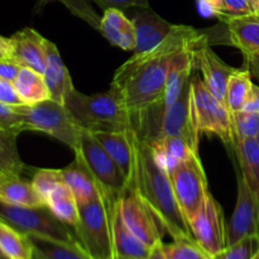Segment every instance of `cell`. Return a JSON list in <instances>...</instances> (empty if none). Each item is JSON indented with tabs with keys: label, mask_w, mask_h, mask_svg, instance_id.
I'll return each instance as SVG.
<instances>
[{
	"label": "cell",
	"mask_w": 259,
	"mask_h": 259,
	"mask_svg": "<svg viewBox=\"0 0 259 259\" xmlns=\"http://www.w3.org/2000/svg\"><path fill=\"white\" fill-rule=\"evenodd\" d=\"M205 37V32L190 25L174 24L169 34L157 47L134 53L115 71L110 90L131 114L137 128L139 120L162 101L175 57L197 46Z\"/></svg>",
	"instance_id": "cell-1"
},
{
	"label": "cell",
	"mask_w": 259,
	"mask_h": 259,
	"mask_svg": "<svg viewBox=\"0 0 259 259\" xmlns=\"http://www.w3.org/2000/svg\"><path fill=\"white\" fill-rule=\"evenodd\" d=\"M132 191L138 195L172 239H194L175 196L169 175L156 161L151 144L142 138L137 151L136 180Z\"/></svg>",
	"instance_id": "cell-2"
},
{
	"label": "cell",
	"mask_w": 259,
	"mask_h": 259,
	"mask_svg": "<svg viewBox=\"0 0 259 259\" xmlns=\"http://www.w3.org/2000/svg\"><path fill=\"white\" fill-rule=\"evenodd\" d=\"M65 106L76 123L90 133L137 131L132 115L111 90L85 95L75 89L66 98Z\"/></svg>",
	"instance_id": "cell-3"
},
{
	"label": "cell",
	"mask_w": 259,
	"mask_h": 259,
	"mask_svg": "<svg viewBox=\"0 0 259 259\" xmlns=\"http://www.w3.org/2000/svg\"><path fill=\"white\" fill-rule=\"evenodd\" d=\"M116 201L101 195L94 201L78 205L80 219L73 230L80 247L91 259H116L113 237Z\"/></svg>",
	"instance_id": "cell-4"
},
{
	"label": "cell",
	"mask_w": 259,
	"mask_h": 259,
	"mask_svg": "<svg viewBox=\"0 0 259 259\" xmlns=\"http://www.w3.org/2000/svg\"><path fill=\"white\" fill-rule=\"evenodd\" d=\"M25 131L42 132L70 147L73 152L80 146L83 129L78 125L65 104L48 99L33 105H17Z\"/></svg>",
	"instance_id": "cell-5"
},
{
	"label": "cell",
	"mask_w": 259,
	"mask_h": 259,
	"mask_svg": "<svg viewBox=\"0 0 259 259\" xmlns=\"http://www.w3.org/2000/svg\"><path fill=\"white\" fill-rule=\"evenodd\" d=\"M0 220L29 237L80 245L75 232L56 218L48 206H17L0 201Z\"/></svg>",
	"instance_id": "cell-6"
},
{
	"label": "cell",
	"mask_w": 259,
	"mask_h": 259,
	"mask_svg": "<svg viewBox=\"0 0 259 259\" xmlns=\"http://www.w3.org/2000/svg\"><path fill=\"white\" fill-rule=\"evenodd\" d=\"M75 157L85 164L106 196L119 200L129 191L119 167L93 133L83 131Z\"/></svg>",
	"instance_id": "cell-7"
},
{
	"label": "cell",
	"mask_w": 259,
	"mask_h": 259,
	"mask_svg": "<svg viewBox=\"0 0 259 259\" xmlns=\"http://www.w3.org/2000/svg\"><path fill=\"white\" fill-rule=\"evenodd\" d=\"M192 108L196 128L200 136H217L227 146H233L234 134H233L232 113L217 98L204 81L197 77H192Z\"/></svg>",
	"instance_id": "cell-8"
},
{
	"label": "cell",
	"mask_w": 259,
	"mask_h": 259,
	"mask_svg": "<svg viewBox=\"0 0 259 259\" xmlns=\"http://www.w3.org/2000/svg\"><path fill=\"white\" fill-rule=\"evenodd\" d=\"M175 196L187 223L204 205L209 189L199 152H194L169 174Z\"/></svg>",
	"instance_id": "cell-9"
},
{
	"label": "cell",
	"mask_w": 259,
	"mask_h": 259,
	"mask_svg": "<svg viewBox=\"0 0 259 259\" xmlns=\"http://www.w3.org/2000/svg\"><path fill=\"white\" fill-rule=\"evenodd\" d=\"M195 242L210 257L219 254L227 248V225L224 212L209 192L201 209L189 222Z\"/></svg>",
	"instance_id": "cell-10"
},
{
	"label": "cell",
	"mask_w": 259,
	"mask_h": 259,
	"mask_svg": "<svg viewBox=\"0 0 259 259\" xmlns=\"http://www.w3.org/2000/svg\"><path fill=\"white\" fill-rule=\"evenodd\" d=\"M191 81L192 77L186 83L179 99L163 114L156 139L163 137H180L185 139L195 152H199V142L201 136L195 123Z\"/></svg>",
	"instance_id": "cell-11"
},
{
	"label": "cell",
	"mask_w": 259,
	"mask_h": 259,
	"mask_svg": "<svg viewBox=\"0 0 259 259\" xmlns=\"http://www.w3.org/2000/svg\"><path fill=\"white\" fill-rule=\"evenodd\" d=\"M248 237L259 239V199L238 172L237 205L227 225V247Z\"/></svg>",
	"instance_id": "cell-12"
},
{
	"label": "cell",
	"mask_w": 259,
	"mask_h": 259,
	"mask_svg": "<svg viewBox=\"0 0 259 259\" xmlns=\"http://www.w3.org/2000/svg\"><path fill=\"white\" fill-rule=\"evenodd\" d=\"M119 207L128 229L143 244L152 249L163 243V235L159 229L161 225L136 192L126 191L119 199Z\"/></svg>",
	"instance_id": "cell-13"
},
{
	"label": "cell",
	"mask_w": 259,
	"mask_h": 259,
	"mask_svg": "<svg viewBox=\"0 0 259 259\" xmlns=\"http://www.w3.org/2000/svg\"><path fill=\"white\" fill-rule=\"evenodd\" d=\"M93 134L119 167L128 190L132 191L136 180L137 151L141 141L138 132H99Z\"/></svg>",
	"instance_id": "cell-14"
},
{
	"label": "cell",
	"mask_w": 259,
	"mask_h": 259,
	"mask_svg": "<svg viewBox=\"0 0 259 259\" xmlns=\"http://www.w3.org/2000/svg\"><path fill=\"white\" fill-rule=\"evenodd\" d=\"M195 68H199L202 73V81L206 88L225 103L227 85L234 67L225 63L210 47L209 37H205L194 50ZM227 105V104H225Z\"/></svg>",
	"instance_id": "cell-15"
},
{
	"label": "cell",
	"mask_w": 259,
	"mask_h": 259,
	"mask_svg": "<svg viewBox=\"0 0 259 259\" xmlns=\"http://www.w3.org/2000/svg\"><path fill=\"white\" fill-rule=\"evenodd\" d=\"M46 38L32 28H23L10 37L9 58L22 67L39 73L46 70Z\"/></svg>",
	"instance_id": "cell-16"
},
{
	"label": "cell",
	"mask_w": 259,
	"mask_h": 259,
	"mask_svg": "<svg viewBox=\"0 0 259 259\" xmlns=\"http://www.w3.org/2000/svg\"><path fill=\"white\" fill-rule=\"evenodd\" d=\"M219 19L225 24L227 43L237 47L244 57L259 52V12Z\"/></svg>",
	"instance_id": "cell-17"
},
{
	"label": "cell",
	"mask_w": 259,
	"mask_h": 259,
	"mask_svg": "<svg viewBox=\"0 0 259 259\" xmlns=\"http://www.w3.org/2000/svg\"><path fill=\"white\" fill-rule=\"evenodd\" d=\"M138 12L132 18L136 27L137 42L134 53H142L157 47L172 30L174 24L159 17L151 8H137Z\"/></svg>",
	"instance_id": "cell-18"
},
{
	"label": "cell",
	"mask_w": 259,
	"mask_h": 259,
	"mask_svg": "<svg viewBox=\"0 0 259 259\" xmlns=\"http://www.w3.org/2000/svg\"><path fill=\"white\" fill-rule=\"evenodd\" d=\"M46 70L43 73L51 99L65 104L66 98L75 90L70 72L61 58L58 48L51 40L46 39Z\"/></svg>",
	"instance_id": "cell-19"
},
{
	"label": "cell",
	"mask_w": 259,
	"mask_h": 259,
	"mask_svg": "<svg viewBox=\"0 0 259 259\" xmlns=\"http://www.w3.org/2000/svg\"><path fill=\"white\" fill-rule=\"evenodd\" d=\"M99 32L110 45L123 51H134L137 42L133 20L126 18L123 10L108 9L101 17Z\"/></svg>",
	"instance_id": "cell-20"
},
{
	"label": "cell",
	"mask_w": 259,
	"mask_h": 259,
	"mask_svg": "<svg viewBox=\"0 0 259 259\" xmlns=\"http://www.w3.org/2000/svg\"><path fill=\"white\" fill-rule=\"evenodd\" d=\"M62 171L63 181L70 187L72 194L75 195V199L78 205L88 204L94 201L101 195H105L96 181L94 180L93 175L90 174L85 164L75 157V161L67 166ZM114 200V199H113Z\"/></svg>",
	"instance_id": "cell-21"
},
{
	"label": "cell",
	"mask_w": 259,
	"mask_h": 259,
	"mask_svg": "<svg viewBox=\"0 0 259 259\" xmlns=\"http://www.w3.org/2000/svg\"><path fill=\"white\" fill-rule=\"evenodd\" d=\"M0 201L17 206H47L46 200L35 191L32 182L20 176L0 177Z\"/></svg>",
	"instance_id": "cell-22"
},
{
	"label": "cell",
	"mask_w": 259,
	"mask_h": 259,
	"mask_svg": "<svg viewBox=\"0 0 259 259\" xmlns=\"http://www.w3.org/2000/svg\"><path fill=\"white\" fill-rule=\"evenodd\" d=\"M113 237L116 257L148 259L151 248L141 242L124 223L121 218L119 200L115 202L113 217Z\"/></svg>",
	"instance_id": "cell-23"
},
{
	"label": "cell",
	"mask_w": 259,
	"mask_h": 259,
	"mask_svg": "<svg viewBox=\"0 0 259 259\" xmlns=\"http://www.w3.org/2000/svg\"><path fill=\"white\" fill-rule=\"evenodd\" d=\"M149 144L156 161L168 175L195 152L190 144L180 137H163Z\"/></svg>",
	"instance_id": "cell-24"
},
{
	"label": "cell",
	"mask_w": 259,
	"mask_h": 259,
	"mask_svg": "<svg viewBox=\"0 0 259 259\" xmlns=\"http://www.w3.org/2000/svg\"><path fill=\"white\" fill-rule=\"evenodd\" d=\"M233 147L243 179L259 199V143L257 139H234Z\"/></svg>",
	"instance_id": "cell-25"
},
{
	"label": "cell",
	"mask_w": 259,
	"mask_h": 259,
	"mask_svg": "<svg viewBox=\"0 0 259 259\" xmlns=\"http://www.w3.org/2000/svg\"><path fill=\"white\" fill-rule=\"evenodd\" d=\"M13 85L20 100L27 105H33V104L51 99L50 90H48L43 75L32 68L22 67Z\"/></svg>",
	"instance_id": "cell-26"
},
{
	"label": "cell",
	"mask_w": 259,
	"mask_h": 259,
	"mask_svg": "<svg viewBox=\"0 0 259 259\" xmlns=\"http://www.w3.org/2000/svg\"><path fill=\"white\" fill-rule=\"evenodd\" d=\"M47 206L51 211L56 215V218L65 223L68 227L75 228L80 219L78 212V204L75 199V195L70 190V187L62 182L58 185L50 195H48Z\"/></svg>",
	"instance_id": "cell-27"
},
{
	"label": "cell",
	"mask_w": 259,
	"mask_h": 259,
	"mask_svg": "<svg viewBox=\"0 0 259 259\" xmlns=\"http://www.w3.org/2000/svg\"><path fill=\"white\" fill-rule=\"evenodd\" d=\"M0 250L8 259H32V239L29 235L0 220Z\"/></svg>",
	"instance_id": "cell-28"
},
{
	"label": "cell",
	"mask_w": 259,
	"mask_h": 259,
	"mask_svg": "<svg viewBox=\"0 0 259 259\" xmlns=\"http://www.w3.org/2000/svg\"><path fill=\"white\" fill-rule=\"evenodd\" d=\"M18 136L0 128V177L20 176L24 172L25 164L18 152Z\"/></svg>",
	"instance_id": "cell-29"
},
{
	"label": "cell",
	"mask_w": 259,
	"mask_h": 259,
	"mask_svg": "<svg viewBox=\"0 0 259 259\" xmlns=\"http://www.w3.org/2000/svg\"><path fill=\"white\" fill-rule=\"evenodd\" d=\"M30 239L33 243L32 259H91L80 245L37 237H30Z\"/></svg>",
	"instance_id": "cell-30"
},
{
	"label": "cell",
	"mask_w": 259,
	"mask_h": 259,
	"mask_svg": "<svg viewBox=\"0 0 259 259\" xmlns=\"http://www.w3.org/2000/svg\"><path fill=\"white\" fill-rule=\"evenodd\" d=\"M252 77V73L247 67L235 68L230 75L227 85V95H225V104L230 113L243 109L253 85Z\"/></svg>",
	"instance_id": "cell-31"
},
{
	"label": "cell",
	"mask_w": 259,
	"mask_h": 259,
	"mask_svg": "<svg viewBox=\"0 0 259 259\" xmlns=\"http://www.w3.org/2000/svg\"><path fill=\"white\" fill-rule=\"evenodd\" d=\"M197 5L201 14L217 18L257 12L253 0H197Z\"/></svg>",
	"instance_id": "cell-32"
},
{
	"label": "cell",
	"mask_w": 259,
	"mask_h": 259,
	"mask_svg": "<svg viewBox=\"0 0 259 259\" xmlns=\"http://www.w3.org/2000/svg\"><path fill=\"white\" fill-rule=\"evenodd\" d=\"M52 2L62 3L71 14L75 15L76 18H80L85 23H88L94 29L99 30V28H100L101 18L93 8L90 0H37L34 13L42 12L43 8Z\"/></svg>",
	"instance_id": "cell-33"
},
{
	"label": "cell",
	"mask_w": 259,
	"mask_h": 259,
	"mask_svg": "<svg viewBox=\"0 0 259 259\" xmlns=\"http://www.w3.org/2000/svg\"><path fill=\"white\" fill-rule=\"evenodd\" d=\"M167 259H211L201 249L195 239H177L169 244L162 245Z\"/></svg>",
	"instance_id": "cell-34"
},
{
	"label": "cell",
	"mask_w": 259,
	"mask_h": 259,
	"mask_svg": "<svg viewBox=\"0 0 259 259\" xmlns=\"http://www.w3.org/2000/svg\"><path fill=\"white\" fill-rule=\"evenodd\" d=\"M234 139L255 138L259 133V114L239 110L232 113Z\"/></svg>",
	"instance_id": "cell-35"
},
{
	"label": "cell",
	"mask_w": 259,
	"mask_h": 259,
	"mask_svg": "<svg viewBox=\"0 0 259 259\" xmlns=\"http://www.w3.org/2000/svg\"><path fill=\"white\" fill-rule=\"evenodd\" d=\"M259 250V239L248 237L235 244L228 245L223 252L211 257V259H252Z\"/></svg>",
	"instance_id": "cell-36"
},
{
	"label": "cell",
	"mask_w": 259,
	"mask_h": 259,
	"mask_svg": "<svg viewBox=\"0 0 259 259\" xmlns=\"http://www.w3.org/2000/svg\"><path fill=\"white\" fill-rule=\"evenodd\" d=\"M62 182L65 181L61 169L40 168L35 172L32 179L33 187L45 200H47L48 195Z\"/></svg>",
	"instance_id": "cell-37"
},
{
	"label": "cell",
	"mask_w": 259,
	"mask_h": 259,
	"mask_svg": "<svg viewBox=\"0 0 259 259\" xmlns=\"http://www.w3.org/2000/svg\"><path fill=\"white\" fill-rule=\"evenodd\" d=\"M0 128L18 134L24 132L22 115L18 111L17 105H8V104L0 103Z\"/></svg>",
	"instance_id": "cell-38"
},
{
	"label": "cell",
	"mask_w": 259,
	"mask_h": 259,
	"mask_svg": "<svg viewBox=\"0 0 259 259\" xmlns=\"http://www.w3.org/2000/svg\"><path fill=\"white\" fill-rule=\"evenodd\" d=\"M105 12L108 9L125 10L129 8H149V0H90Z\"/></svg>",
	"instance_id": "cell-39"
},
{
	"label": "cell",
	"mask_w": 259,
	"mask_h": 259,
	"mask_svg": "<svg viewBox=\"0 0 259 259\" xmlns=\"http://www.w3.org/2000/svg\"><path fill=\"white\" fill-rule=\"evenodd\" d=\"M20 70H22V66L13 61L12 58H0V78H3V80L13 83L19 75Z\"/></svg>",
	"instance_id": "cell-40"
},
{
	"label": "cell",
	"mask_w": 259,
	"mask_h": 259,
	"mask_svg": "<svg viewBox=\"0 0 259 259\" xmlns=\"http://www.w3.org/2000/svg\"><path fill=\"white\" fill-rule=\"evenodd\" d=\"M0 103L8 104V105H22L23 104L15 91L14 85L3 78H0Z\"/></svg>",
	"instance_id": "cell-41"
},
{
	"label": "cell",
	"mask_w": 259,
	"mask_h": 259,
	"mask_svg": "<svg viewBox=\"0 0 259 259\" xmlns=\"http://www.w3.org/2000/svg\"><path fill=\"white\" fill-rule=\"evenodd\" d=\"M242 110L259 114V86L253 83Z\"/></svg>",
	"instance_id": "cell-42"
},
{
	"label": "cell",
	"mask_w": 259,
	"mask_h": 259,
	"mask_svg": "<svg viewBox=\"0 0 259 259\" xmlns=\"http://www.w3.org/2000/svg\"><path fill=\"white\" fill-rule=\"evenodd\" d=\"M244 67L250 71L253 77L259 80V52L244 57Z\"/></svg>",
	"instance_id": "cell-43"
},
{
	"label": "cell",
	"mask_w": 259,
	"mask_h": 259,
	"mask_svg": "<svg viewBox=\"0 0 259 259\" xmlns=\"http://www.w3.org/2000/svg\"><path fill=\"white\" fill-rule=\"evenodd\" d=\"M162 245H163V243L152 248L151 253H149L148 259H167L166 254H164V252H163V249H162Z\"/></svg>",
	"instance_id": "cell-44"
},
{
	"label": "cell",
	"mask_w": 259,
	"mask_h": 259,
	"mask_svg": "<svg viewBox=\"0 0 259 259\" xmlns=\"http://www.w3.org/2000/svg\"><path fill=\"white\" fill-rule=\"evenodd\" d=\"M253 2H254L255 9H257V12H259V0H253Z\"/></svg>",
	"instance_id": "cell-45"
},
{
	"label": "cell",
	"mask_w": 259,
	"mask_h": 259,
	"mask_svg": "<svg viewBox=\"0 0 259 259\" xmlns=\"http://www.w3.org/2000/svg\"><path fill=\"white\" fill-rule=\"evenodd\" d=\"M116 259H141V258H129V257H116Z\"/></svg>",
	"instance_id": "cell-46"
},
{
	"label": "cell",
	"mask_w": 259,
	"mask_h": 259,
	"mask_svg": "<svg viewBox=\"0 0 259 259\" xmlns=\"http://www.w3.org/2000/svg\"><path fill=\"white\" fill-rule=\"evenodd\" d=\"M0 259H8L7 257H5L4 254H3V252H2V250H0Z\"/></svg>",
	"instance_id": "cell-47"
},
{
	"label": "cell",
	"mask_w": 259,
	"mask_h": 259,
	"mask_svg": "<svg viewBox=\"0 0 259 259\" xmlns=\"http://www.w3.org/2000/svg\"><path fill=\"white\" fill-rule=\"evenodd\" d=\"M252 259H259V250H258L257 253H255V254H254V257H253Z\"/></svg>",
	"instance_id": "cell-48"
},
{
	"label": "cell",
	"mask_w": 259,
	"mask_h": 259,
	"mask_svg": "<svg viewBox=\"0 0 259 259\" xmlns=\"http://www.w3.org/2000/svg\"><path fill=\"white\" fill-rule=\"evenodd\" d=\"M3 57H7V56H5L4 53H2V52H0V58H3Z\"/></svg>",
	"instance_id": "cell-49"
},
{
	"label": "cell",
	"mask_w": 259,
	"mask_h": 259,
	"mask_svg": "<svg viewBox=\"0 0 259 259\" xmlns=\"http://www.w3.org/2000/svg\"><path fill=\"white\" fill-rule=\"evenodd\" d=\"M255 139H257V142H258V143H259V133H258V136L255 137Z\"/></svg>",
	"instance_id": "cell-50"
}]
</instances>
